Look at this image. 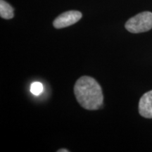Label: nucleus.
<instances>
[{
  "label": "nucleus",
  "instance_id": "nucleus-6",
  "mask_svg": "<svg viewBox=\"0 0 152 152\" xmlns=\"http://www.w3.org/2000/svg\"><path fill=\"white\" fill-rule=\"evenodd\" d=\"M43 85L39 82H34L30 85V92L34 95H39L43 92Z\"/></svg>",
  "mask_w": 152,
  "mask_h": 152
},
{
  "label": "nucleus",
  "instance_id": "nucleus-7",
  "mask_svg": "<svg viewBox=\"0 0 152 152\" xmlns=\"http://www.w3.org/2000/svg\"><path fill=\"white\" fill-rule=\"evenodd\" d=\"M58 152H68V151H68V150H66V149H59V150H58V151H57Z\"/></svg>",
  "mask_w": 152,
  "mask_h": 152
},
{
  "label": "nucleus",
  "instance_id": "nucleus-3",
  "mask_svg": "<svg viewBox=\"0 0 152 152\" xmlns=\"http://www.w3.org/2000/svg\"><path fill=\"white\" fill-rule=\"evenodd\" d=\"M83 16L82 13L78 11H68L59 15L53 22L55 28L61 29L75 24L80 20Z\"/></svg>",
  "mask_w": 152,
  "mask_h": 152
},
{
  "label": "nucleus",
  "instance_id": "nucleus-1",
  "mask_svg": "<svg viewBox=\"0 0 152 152\" xmlns=\"http://www.w3.org/2000/svg\"><path fill=\"white\" fill-rule=\"evenodd\" d=\"M74 94L82 107L87 110H97L103 104L102 87L93 77L82 76L76 81Z\"/></svg>",
  "mask_w": 152,
  "mask_h": 152
},
{
  "label": "nucleus",
  "instance_id": "nucleus-4",
  "mask_svg": "<svg viewBox=\"0 0 152 152\" xmlns=\"http://www.w3.org/2000/svg\"><path fill=\"white\" fill-rule=\"evenodd\" d=\"M139 113L142 117L152 118V90L146 92L140 99Z\"/></svg>",
  "mask_w": 152,
  "mask_h": 152
},
{
  "label": "nucleus",
  "instance_id": "nucleus-2",
  "mask_svg": "<svg viewBox=\"0 0 152 152\" xmlns=\"http://www.w3.org/2000/svg\"><path fill=\"white\" fill-rule=\"evenodd\" d=\"M126 30L132 33L147 32L152 28V13L144 11L129 19L125 25Z\"/></svg>",
  "mask_w": 152,
  "mask_h": 152
},
{
  "label": "nucleus",
  "instance_id": "nucleus-5",
  "mask_svg": "<svg viewBox=\"0 0 152 152\" xmlns=\"http://www.w3.org/2000/svg\"><path fill=\"white\" fill-rule=\"evenodd\" d=\"M0 16L4 19H11L14 16V9L4 0H0Z\"/></svg>",
  "mask_w": 152,
  "mask_h": 152
}]
</instances>
